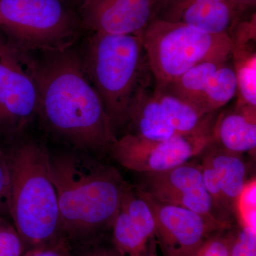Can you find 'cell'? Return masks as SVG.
I'll use <instances>...</instances> for the list:
<instances>
[{"label":"cell","instance_id":"25","mask_svg":"<svg viewBox=\"0 0 256 256\" xmlns=\"http://www.w3.org/2000/svg\"><path fill=\"white\" fill-rule=\"evenodd\" d=\"M10 178L3 151L0 150V218L9 214Z\"/></svg>","mask_w":256,"mask_h":256},{"label":"cell","instance_id":"8","mask_svg":"<svg viewBox=\"0 0 256 256\" xmlns=\"http://www.w3.org/2000/svg\"><path fill=\"white\" fill-rule=\"evenodd\" d=\"M214 122L197 132L164 140H149L126 133L118 138L109 154L121 166L141 174L166 171L195 159L214 142Z\"/></svg>","mask_w":256,"mask_h":256},{"label":"cell","instance_id":"3","mask_svg":"<svg viewBox=\"0 0 256 256\" xmlns=\"http://www.w3.org/2000/svg\"><path fill=\"white\" fill-rule=\"evenodd\" d=\"M3 152L9 172V214L26 250L63 237L48 148L30 140Z\"/></svg>","mask_w":256,"mask_h":256},{"label":"cell","instance_id":"15","mask_svg":"<svg viewBox=\"0 0 256 256\" xmlns=\"http://www.w3.org/2000/svg\"><path fill=\"white\" fill-rule=\"evenodd\" d=\"M240 12L232 2L190 3L171 5L168 16L159 18L182 23L210 34L230 36Z\"/></svg>","mask_w":256,"mask_h":256},{"label":"cell","instance_id":"12","mask_svg":"<svg viewBox=\"0 0 256 256\" xmlns=\"http://www.w3.org/2000/svg\"><path fill=\"white\" fill-rule=\"evenodd\" d=\"M142 174L140 182L136 185L148 196L193 210L220 223L204 182L201 166L196 160L166 171Z\"/></svg>","mask_w":256,"mask_h":256},{"label":"cell","instance_id":"28","mask_svg":"<svg viewBox=\"0 0 256 256\" xmlns=\"http://www.w3.org/2000/svg\"><path fill=\"white\" fill-rule=\"evenodd\" d=\"M240 12L256 4V0H232Z\"/></svg>","mask_w":256,"mask_h":256},{"label":"cell","instance_id":"10","mask_svg":"<svg viewBox=\"0 0 256 256\" xmlns=\"http://www.w3.org/2000/svg\"><path fill=\"white\" fill-rule=\"evenodd\" d=\"M204 182L216 218L229 228L237 224V204L248 178V164L242 154L212 142L197 156Z\"/></svg>","mask_w":256,"mask_h":256},{"label":"cell","instance_id":"19","mask_svg":"<svg viewBox=\"0 0 256 256\" xmlns=\"http://www.w3.org/2000/svg\"><path fill=\"white\" fill-rule=\"evenodd\" d=\"M238 105L256 107V54L246 46H234Z\"/></svg>","mask_w":256,"mask_h":256},{"label":"cell","instance_id":"5","mask_svg":"<svg viewBox=\"0 0 256 256\" xmlns=\"http://www.w3.org/2000/svg\"><path fill=\"white\" fill-rule=\"evenodd\" d=\"M156 86L164 87L207 62H227L233 54L229 35L204 33L180 22L154 18L142 35Z\"/></svg>","mask_w":256,"mask_h":256},{"label":"cell","instance_id":"22","mask_svg":"<svg viewBox=\"0 0 256 256\" xmlns=\"http://www.w3.org/2000/svg\"><path fill=\"white\" fill-rule=\"evenodd\" d=\"M24 244L12 223L0 218V256H22Z\"/></svg>","mask_w":256,"mask_h":256},{"label":"cell","instance_id":"2","mask_svg":"<svg viewBox=\"0 0 256 256\" xmlns=\"http://www.w3.org/2000/svg\"><path fill=\"white\" fill-rule=\"evenodd\" d=\"M50 166L62 236L87 244L110 232L127 182L118 170L76 149L50 152Z\"/></svg>","mask_w":256,"mask_h":256},{"label":"cell","instance_id":"27","mask_svg":"<svg viewBox=\"0 0 256 256\" xmlns=\"http://www.w3.org/2000/svg\"><path fill=\"white\" fill-rule=\"evenodd\" d=\"M218 2H232V0H172L171 5L190 4V3Z\"/></svg>","mask_w":256,"mask_h":256},{"label":"cell","instance_id":"1","mask_svg":"<svg viewBox=\"0 0 256 256\" xmlns=\"http://www.w3.org/2000/svg\"><path fill=\"white\" fill-rule=\"evenodd\" d=\"M38 114L47 129L74 149L106 154L118 140L82 56L72 48L38 62Z\"/></svg>","mask_w":256,"mask_h":256},{"label":"cell","instance_id":"7","mask_svg":"<svg viewBox=\"0 0 256 256\" xmlns=\"http://www.w3.org/2000/svg\"><path fill=\"white\" fill-rule=\"evenodd\" d=\"M28 50L0 38V130L18 132L38 114V62Z\"/></svg>","mask_w":256,"mask_h":256},{"label":"cell","instance_id":"24","mask_svg":"<svg viewBox=\"0 0 256 256\" xmlns=\"http://www.w3.org/2000/svg\"><path fill=\"white\" fill-rule=\"evenodd\" d=\"M22 256H73L70 242L64 237L28 249Z\"/></svg>","mask_w":256,"mask_h":256},{"label":"cell","instance_id":"29","mask_svg":"<svg viewBox=\"0 0 256 256\" xmlns=\"http://www.w3.org/2000/svg\"><path fill=\"white\" fill-rule=\"evenodd\" d=\"M80 1H82V2H84V0H80Z\"/></svg>","mask_w":256,"mask_h":256},{"label":"cell","instance_id":"6","mask_svg":"<svg viewBox=\"0 0 256 256\" xmlns=\"http://www.w3.org/2000/svg\"><path fill=\"white\" fill-rule=\"evenodd\" d=\"M24 50L50 52L68 50L78 26L60 0H0V28Z\"/></svg>","mask_w":256,"mask_h":256},{"label":"cell","instance_id":"23","mask_svg":"<svg viewBox=\"0 0 256 256\" xmlns=\"http://www.w3.org/2000/svg\"><path fill=\"white\" fill-rule=\"evenodd\" d=\"M228 228L220 229L212 234L188 256H230Z\"/></svg>","mask_w":256,"mask_h":256},{"label":"cell","instance_id":"26","mask_svg":"<svg viewBox=\"0 0 256 256\" xmlns=\"http://www.w3.org/2000/svg\"><path fill=\"white\" fill-rule=\"evenodd\" d=\"M102 238L87 244V246L76 256H120L111 242L110 244L100 242Z\"/></svg>","mask_w":256,"mask_h":256},{"label":"cell","instance_id":"16","mask_svg":"<svg viewBox=\"0 0 256 256\" xmlns=\"http://www.w3.org/2000/svg\"><path fill=\"white\" fill-rule=\"evenodd\" d=\"M214 142L226 150L242 154L256 150V107L238 105L215 118Z\"/></svg>","mask_w":256,"mask_h":256},{"label":"cell","instance_id":"9","mask_svg":"<svg viewBox=\"0 0 256 256\" xmlns=\"http://www.w3.org/2000/svg\"><path fill=\"white\" fill-rule=\"evenodd\" d=\"M214 114L204 116L192 104L156 86L140 100L127 133L149 140H164L208 127L214 121Z\"/></svg>","mask_w":256,"mask_h":256},{"label":"cell","instance_id":"18","mask_svg":"<svg viewBox=\"0 0 256 256\" xmlns=\"http://www.w3.org/2000/svg\"><path fill=\"white\" fill-rule=\"evenodd\" d=\"M224 62H207L198 64L174 82L161 88H164L197 109L198 101L208 79Z\"/></svg>","mask_w":256,"mask_h":256},{"label":"cell","instance_id":"21","mask_svg":"<svg viewBox=\"0 0 256 256\" xmlns=\"http://www.w3.org/2000/svg\"><path fill=\"white\" fill-rule=\"evenodd\" d=\"M255 178L249 180L242 191L237 204V224L240 226L256 232Z\"/></svg>","mask_w":256,"mask_h":256},{"label":"cell","instance_id":"11","mask_svg":"<svg viewBox=\"0 0 256 256\" xmlns=\"http://www.w3.org/2000/svg\"><path fill=\"white\" fill-rule=\"evenodd\" d=\"M141 192L154 216L162 256H188L212 234L227 228L217 220Z\"/></svg>","mask_w":256,"mask_h":256},{"label":"cell","instance_id":"17","mask_svg":"<svg viewBox=\"0 0 256 256\" xmlns=\"http://www.w3.org/2000/svg\"><path fill=\"white\" fill-rule=\"evenodd\" d=\"M224 62L210 76L197 105L204 116L214 114L237 94V80L233 66Z\"/></svg>","mask_w":256,"mask_h":256},{"label":"cell","instance_id":"14","mask_svg":"<svg viewBox=\"0 0 256 256\" xmlns=\"http://www.w3.org/2000/svg\"><path fill=\"white\" fill-rule=\"evenodd\" d=\"M82 13L92 34L142 36L154 18V0H84Z\"/></svg>","mask_w":256,"mask_h":256},{"label":"cell","instance_id":"4","mask_svg":"<svg viewBox=\"0 0 256 256\" xmlns=\"http://www.w3.org/2000/svg\"><path fill=\"white\" fill-rule=\"evenodd\" d=\"M82 58L114 132L127 127L153 76L142 36L92 34Z\"/></svg>","mask_w":256,"mask_h":256},{"label":"cell","instance_id":"20","mask_svg":"<svg viewBox=\"0 0 256 256\" xmlns=\"http://www.w3.org/2000/svg\"><path fill=\"white\" fill-rule=\"evenodd\" d=\"M230 256H256V232L238 224L228 228Z\"/></svg>","mask_w":256,"mask_h":256},{"label":"cell","instance_id":"13","mask_svg":"<svg viewBox=\"0 0 256 256\" xmlns=\"http://www.w3.org/2000/svg\"><path fill=\"white\" fill-rule=\"evenodd\" d=\"M110 234V242L120 256H162L154 216L136 184L124 185Z\"/></svg>","mask_w":256,"mask_h":256}]
</instances>
